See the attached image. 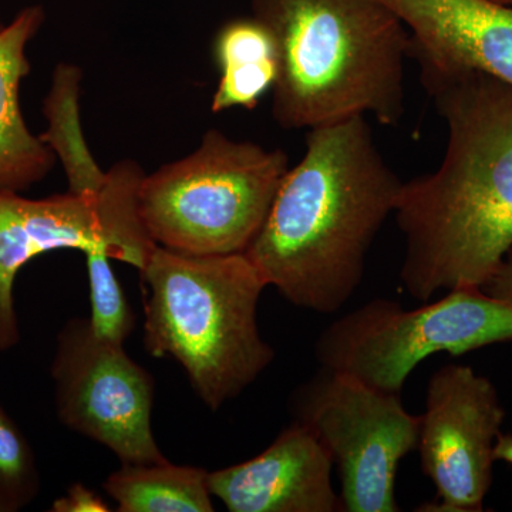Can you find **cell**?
<instances>
[{
    "mask_svg": "<svg viewBox=\"0 0 512 512\" xmlns=\"http://www.w3.org/2000/svg\"><path fill=\"white\" fill-rule=\"evenodd\" d=\"M46 13L26 6L0 30V190L23 192L45 180L56 163L52 148L29 130L20 107V84L30 73L26 49Z\"/></svg>",
    "mask_w": 512,
    "mask_h": 512,
    "instance_id": "obj_13",
    "label": "cell"
},
{
    "mask_svg": "<svg viewBox=\"0 0 512 512\" xmlns=\"http://www.w3.org/2000/svg\"><path fill=\"white\" fill-rule=\"evenodd\" d=\"M40 491L35 451L15 420L0 406V512H18Z\"/></svg>",
    "mask_w": 512,
    "mask_h": 512,
    "instance_id": "obj_18",
    "label": "cell"
},
{
    "mask_svg": "<svg viewBox=\"0 0 512 512\" xmlns=\"http://www.w3.org/2000/svg\"><path fill=\"white\" fill-rule=\"evenodd\" d=\"M80 79L82 72L76 66L60 63L56 67L43 104L49 127L40 137L62 163L69 192L93 200L106 180V173L100 170L84 140L80 124Z\"/></svg>",
    "mask_w": 512,
    "mask_h": 512,
    "instance_id": "obj_16",
    "label": "cell"
},
{
    "mask_svg": "<svg viewBox=\"0 0 512 512\" xmlns=\"http://www.w3.org/2000/svg\"><path fill=\"white\" fill-rule=\"evenodd\" d=\"M214 57L221 70L220 83L212 97L214 113L252 110L278 77V49L271 32L254 16L229 20L218 30Z\"/></svg>",
    "mask_w": 512,
    "mask_h": 512,
    "instance_id": "obj_14",
    "label": "cell"
},
{
    "mask_svg": "<svg viewBox=\"0 0 512 512\" xmlns=\"http://www.w3.org/2000/svg\"><path fill=\"white\" fill-rule=\"evenodd\" d=\"M3 28H5V23H3L2 18H0V30H2Z\"/></svg>",
    "mask_w": 512,
    "mask_h": 512,
    "instance_id": "obj_24",
    "label": "cell"
},
{
    "mask_svg": "<svg viewBox=\"0 0 512 512\" xmlns=\"http://www.w3.org/2000/svg\"><path fill=\"white\" fill-rule=\"evenodd\" d=\"M332 470L315 434L293 421L258 456L208 473V487L231 512L342 511Z\"/></svg>",
    "mask_w": 512,
    "mask_h": 512,
    "instance_id": "obj_10",
    "label": "cell"
},
{
    "mask_svg": "<svg viewBox=\"0 0 512 512\" xmlns=\"http://www.w3.org/2000/svg\"><path fill=\"white\" fill-rule=\"evenodd\" d=\"M57 249L104 252L94 198L67 191L32 200L0 190V352L20 340L16 276L32 259Z\"/></svg>",
    "mask_w": 512,
    "mask_h": 512,
    "instance_id": "obj_12",
    "label": "cell"
},
{
    "mask_svg": "<svg viewBox=\"0 0 512 512\" xmlns=\"http://www.w3.org/2000/svg\"><path fill=\"white\" fill-rule=\"evenodd\" d=\"M50 373L63 426L109 448L121 464L167 461L151 426L156 382L124 345L101 338L89 319H70Z\"/></svg>",
    "mask_w": 512,
    "mask_h": 512,
    "instance_id": "obj_8",
    "label": "cell"
},
{
    "mask_svg": "<svg viewBox=\"0 0 512 512\" xmlns=\"http://www.w3.org/2000/svg\"><path fill=\"white\" fill-rule=\"evenodd\" d=\"M491 2L500 3V5L510 6V8H512V0H491Z\"/></svg>",
    "mask_w": 512,
    "mask_h": 512,
    "instance_id": "obj_23",
    "label": "cell"
},
{
    "mask_svg": "<svg viewBox=\"0 0 512 512\" xmlns=\"http://www.w3.org/2000/svg\"><path fill=\"white\" fill-rule=\"evenodd\" d=\"M446 121L434 173L403 183L393 217L404 237L400 281L414 299L481 289L512 247V86L474 70L419 64Z\"/></svg>",
    "mask_w": 512,
    "mask_h": 512,
    "instance_id": "obj_1",
    "label": "cell"
},
{
    "mask_svg": "<svg viewBox=\"0 0 512 512\" xmlns=\"http://www.w3.org/2000/svg\"><path fill=\"white\" fill-rule=\"evenodd\" d=\"M84 255L89 275L92 328L101 338L124 345L136 322L126 293L111 269L109 256L99 249L84 252Z\"/></svg>",
    "mask_w": 512,
    "mask_h": 512,
    "instance_id": "obj_19",
    "label": "cell"
},
{
    "mask_svg": "<svg viewBox=\"0 0 512 512\" xmlns=\"http://www.w3.org/2000/svg\"><path fill=\"white\" fill-rule=\"evenodd\" d=\"M512 340V308L481 289H456L416 309L377 298L340 316L315 343L322 369L400 394L417 365Z\"/></svg>",
    "mask_w": 512,
    "mask_h": 512,
    "instance_id": "obj_6",
    "label": "cell"
},
{
    "mask_svg": "<svg viewBox=\"0 0 512 512\" xmlns=\"http://www.w3.org/2000/svg\"><path fill=\"white\" fill-rule=\"evenodd\" d=\"M481 291L497 301L507 303L512 308V247Z\"/></svg>",
    "mask_w": 512,
    "mask_h": 512,
    "instance_id": "obj_21",
    "label": "cell"
},
{
    "mask_svg": "<svg viewBox=\"0 0 512 512\" xmlns=\"http://www.w3.org/2000/svg\"><path fill=\"white\" fill-rule=\"evenodd\" d=\"M278 49L272 116L311 130L353 116L396 126L410 35L380 0H252Z\"/></svg>",
    "mask_w": 512,
    "mask_h": 512,
    "instance_id": "obj_3",
    "label": "cell"
},
{
    "mask_svg": "<svg viewBox=\"0 0 512 512\" xmlns=\"http://www.w3.org/2000/svg\"><path fill=\"white\" fill-rule=\"evenodd\" d=\"M288 170L284 150L210 130L190 156L144 175L141 218L153 241L171 251L244 254Z\"/></svg>",
    "mask_w": 512,
    "mask_h": 512,
    "instance_id": "obj_5",
    "label": "cell"
},
{
    "mask_svg": "<svg viewBox=\"0 0 512 512\" xmlns=\"http://www.w3.org/2000/svg\"><path fill=\"white\" fill-rule=\"evenodd\" d=\"M50 511L53 512H107L110 511L109 504L87 488L86 485L76 483L67 490L62 497L57 498L52 504Z\"/></svg>",
    "mask_w": 512,
    "mask_h": 512,
    "instance_id": "obj_20",
    "label": "cell"
},
{
    "mask_svg": "<svg viewBox=\"0 0 512 512\" xmlns=\"http://www.w3.org/2000/svg\"><path fill=\"white\" fill-rule=\"evenodd\" d=\"M409 30L417 64L474 70L512 86V8L491 0H380Z\"/></svg>",
    "mask_w": 512,
    "mask_h": 512,
    "instance_id": "obj_11",
    "label": "cell"
},
{
    "mask_svg": "<svg viewBox=\"0 0 512 512\" xmlns=\"http://www.w3.org/2000/svg\"><path fill=\"white\" fill-rule=\"evenodd\" d=\"M293 421L315 434L338 468L340 503L348 512H397L400 463L419 443L420 416L400 394L322 369L292 399Z\"/></svg>",
    "mask_w": 512,
    "mask_h": 512,
    "instance_id": "obj_7",
    "label": "cell"
},
{
    "mask_svg": "<svg viewBox=\"0 0 512 512\" xmlns=\"http://www.w3.org/2000/svg\"><path fill=\"white\" fill-rule=\"evenodd\" d=\"M144 171L136 161L114 164L94 197L97 218L103 235V247L110 259L134 266H146L157 244L148 234L141 218L140 194Z\"/></svg>",
    "mask_w": 512,
    "mask_h": 512,
    "instance_id": "obj_17",
    "label": "cell"
},
{
    "mask_svg": "<svg viewBox=\"0 0 512 512\" xmlns=\"http://www.w3.org/2000/svg\"><path fill=\"white\" fill-rule=\"evenodd\" d=\"M495 461H504L512 466V434H500L494 446Z\"/></svg>",
    "mask_w": 512,
    "mask_h": 512,
    "instance_id": "obj_22",
    "label": "cell"
},
{
    "mask_svg": "<svg viewBox=\"0 0 512 512\" xmlns=\"http://www.w3.org/2000/svg\"><path fill=\"white\" fill-rule=\"evenodd\" d=\"M402 185L366 116L313 127L244 254L292 305L338 312L362 284L367 255Z\"/></svg>",
    "mask_w": 512,
    "mask_h": 512,
    "instance_id": "obj_2",
    "label": "cell"
},
{
    "mask_svg": "<svg viewBox=\"0 0 512 512\" xmlns=\"http://www.w3.org/2000/svg\"><path fill=\"white\" fill-rule=\"evenodd\" d=\"M504 419L493 382L473 367L446 365L431 376L416 450L437 503L423 511H483Z\"/></svg>",
    "mask_w": 512,
    "mask_h": 512,
    "instance_id": "obj_9",
    "label": "cell"
},
{
    "mask_svg": "<svg viewBox=\"0 0 512 512\" xmlns=\"http://www.w3.org/2000/svg\"><path fill=\"white\" fill-rule=\"evenodd\" d=\"M144 348L171 357L212 412L237 399L274 362L259 332L266 286L245 254L190 255L157 245L140 271Z\"/></svg>",
    "mask_w": 512,
    "mask_h": 512,
    "instance_id": "obj_4",
    "label": "cell"
},
{
    "mask_svg": "<svg viewBox=\"0 0 512 512\" xmlns=\"http://www.w3.org/2000/svg\"><path fill=\"white\" fill-rule=\"evenodd\" d=\"M120 512H211L208 471L154 464H121L103 484Z\"/></svg>",
    "mask_w": 512,
    "mask_h": 512,
    "instance_id": "obj_15",
    "label": "cell"
}]
</instances>
